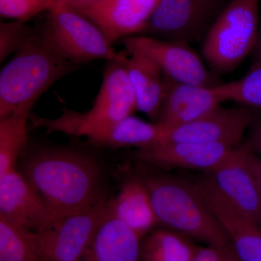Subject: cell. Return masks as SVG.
<instances>
[{
	"label": "cell",
	"mask_w": 261,
	"mask_h": 261,
	"mask_svg": "<svg viewBox=\"0 0 261 261\" xmlns=\"http://www.w3.org/2000/svg\"><path fill=\"white\" fill-rule=\"evenodd\" d=\"M19 161L20 172L59 220L108 200L102 168L88 151L28 144Z\"/></svg>",
	"instance_id": "1"
},
{
	"label": "cell",
	"mask_w": 261,
	"mask_h": 261,
	"mask_svg": "<svg viewBox=\"0 0 261 261\" xmlns=\"http://www.w3.org/2000/svg\"><path fill=\"white\" fill-rule=\"evenodd\" d=\"M57 53L40 29L2 68L0 119L14 114L31 116L34 104L56 82L80 69Z\"/></svg>",
	"instance_id": "2"
},
{
	"label": "cell",
	"mask_w": 261,
	"mask_h": 261,
	"mask_svg": "<svg viewBox=\"0 0 261 261\" xmlns=\"http://www.w3.org/2000/svg\"><path fill=\"white\" fill-rule=\"evenodd\" d=\"M140 177L148 190L159 224L235 255L224 228L194 182L161 173H143Z\"/></svg>",
	"instance_id": "3"
},
{
	"label": "cell",
	"mask_w": 261,
	"mask_h": 261,
	"mask_svg": "<svg viewBox=\"0 0 261 261\" xmlns=\"http://www.w3.org/2000/svg\"><path fill=\"white\" fill-rule=\"evenodd\" d=\"M128 56L125 49L108 61L100 89L89 111L85 113L66 111L56 119L31 115L34 126L77 137H88L133 115L137 111V101L126 69Z\"/></svg>",
	"instance_id": "4"
},
{
	"label": "cell",
	"mask_w": 261,
	"mask_h": 261,
	"mask_svg": "<svg viewBox=\"0 0 261 261\" xmlns=\"http://www.w3.org/2000/svg\"><path fill=\"white\" fill-rule=\"evenodd\" d=\"M260 0H230L202 41L201 53L216 74L231 73L251 54Z\"/></svg>",
	"instance_id": "5"
},
{
	"label": "cell",
	"mask_w": 261,
	"mask_h": 261,
	"mask_svg": "<svg viewBox=\"0 0 261 261\" xmlns=\"http://www.w3.org/2000/svg\"><path fill=\"white\" fill-rule=\"evenodd\" d=\"M47 13L41 32L65 59L81 65L96 60L111 61L117 56L102 31L71 7L58 1Z\"/></svg>",
	"instance_id": "6"
},
{
	"label": "cell",
	"mask_w": 261,
	"mask_h": 261,
	"mask_svg": "<svg viewBox=\"0 0 261 261\" xmlns=\"http://www.w3.org/2000/svg\"><path fill=\"white\" fill-rule=\"evenodd\" d=\"M230 0H160L141 35L187 43L202 42Z\"/></svg>",
	"instance_id": "7"
},
{
	"label": "cell",
	"mask_w": 261,
	"mask_h": 261,
	"mask_svg": "<svg viewBox=\"0 0 261 261\" xmlns=\"http://www.w3.org/2000/svg\"><path fill=\"white\" fill-rule=\"evenodd\" d=\"M108 214L106 200L34 232L40 261H80Z\"/></svg>",
	"instance_id": "8"
},
{
	"label": "cell",
	"mask_w": 261,
	"mask_h": 261,
	"mask_svg": "<svg viewBox=\"0 0 261 261\" xmlns=\"http://www.w3.org/2000/svg\"><path fill=\"white\" fill-rule=\"evenodd\" d=\"M121 42L128 53H140L152 60L170 80L202 87H215L222 83L187 43L146 35L125 38Z\"/></svg>",
	"instance_id": "9"
},
{
	"label": "cell",
	"mask_w": 261,
	"mask_h": 261,
	"mask_svg": "<svg viewBox=\"0 0 261 261\" xmlns=\"http://www.w3.org/2000/svg\"><path fill=\"white\" fill-rule=\"evenodd\" d=\"M253 120L248 108L219 106L195 121L166 130L162 142L222 144L238 147L242 145L244 135Z\"/></svg>",
	"instance_id": "10"
},
{
	"label": "cell",
	"mask_w": 261,
	"mask_h": 261,
	"mask_svg": "<svg viewBox=\"0 0 261 261\" xmlns=\"http://www.w3.org/2000/svg\"><path fill=\"white\" fill-rule=\"evenodd\" d=\"M159 1L99 0L71 8L95 24L113 44L125 38L142 34Z\"/></svg>",
	"instance_id": "11"
},
{
	"label": "cell",
	"mask_w": 261,
	"mask_h": 261,
	"mask_svg": "<svg viewBox=\"0 0 261 261\" xmlns=\"http://www.w3.org/2000/svg\"><path fill=\"white\" fill-rule=\"evenodd\" d=\"M211 185L230 205L258 223L261 194L245 160V144L231 151L219 165L206 173Z\"/></svg>",
	"instance_id": "12"
},
{
	"label": "cell",
	"mask_w": 261,
	"mask_h": 261,
	"mask_svg": "<svg viewBox=\"0 0 261 261\" xmlns=\"http://www.w3.org/2000/svg\"><path fill=\"white\" fill-rule=\"evenodd\" d=\"M0 219L33 232L42 231L59 220L17 168L0 177Z\"/></svg>",
	"instance_id": "13"
},
{
	"label": "cell",
	"mask_w": 261,
	"mask_h": 261,
	"mask_svg": "<svg viewBox=\"0 0 261 261\" xmlns=\"http://www.w3.org/2000/svg\"><path fill=\"white\" fill-rule=\"evenodd\" d=\"M221 84L202 87L175 82L166 76V91L156 123L169 130L208 114L226 102Z\"/></svg>",
	"instance_id": "14"
},
{
	"label": "cell",
	"mask_w": 261,
	"mask_h": 261,
	"mask_svg": "<svg viewBox=\"0 0 261 261\" xmlns=\"http://www.w3.org/2000/svg\"><path fill=\"white\" fill-rule=\"evenodd\" d=\"M236 147L222 144L162 142L136 149L134 157L140 162L163 169L181 168L207 173L222 162Z\"/></svg>",
	"instance_id": "15"
},
{
	"label": "cell",
	"mask_w": 261,
	"mask_h": 261,
	"mask_svg": "<svg viewBox=\"0 0 261 261\" xmlns=\"http://www.w3.org/2000/svg\"><path fill=\"white\" fill-rule=\"evenodd\" d=\"M194 184L224 228L238 260L261 261L258 224L225 200L205 176Z\"/></svg>",
	"instance_id": "16"
},
{
	"label": "cell",
	"mask_w": 261,
	"mask_h": 261,
	"mask_svg": "<svg viewBox=\"0 0 261 261\" xmlns=\"http://www.w3.org/2000/svg\"><path fill=\"white\" fill-rule=\"evenodd\" d=\"M142 239L109 212L80 261H142Z\"/></svg>",
	"instance_id": "17"
},
{
	"label": "cell",
	"mask_w": 261,
	"mask_h": 261,
	"mask_svg": "<svg viewBox=\"0 0 261 261\" xmlns=\"http://www.w3.org/2000/svg\"><path fill=\"white\" fill-rule=\"evenodd\" d=\"M109 212L142 238L159 224L150 195L140 176L123 184L117 197L109 200Z\"/></svg>",
	"instance_id": "18"
},
{
	"label": "cell",
	"mask_w": 261,
	"mask_h": 261,
	"mask_svg": "<svg viewBox=\"0 0 261 261\" xmlns=\"http://www.w3.org/2000/svg\"><path fill=\"white\" fill-rule=\"evenodd\" d=\"M126 69L137 101V111L157 121L162 106L166 76L154 63L140 53H128Z\"/></svg>",
	"instance_id": "19"
},
{
	"label": "cell",
	"mask_w": 261,
	"mask_h": 261,
	"mask_svg": "<svg viewBox=\"0 0 261 261\" xmlns=\"http://www.w3.org/2000/svg\"><path fill=\"white\" fill-rule=\"evenodd\" d=\"M166 132L156 122L145 121L132 115L87 137L94 145L110 148L135 147L138 149L161 143Z\"/></svg>",
	"instance_id": "20"
},
{
	"label": "cell",
	"mask_w": 261,
	"mask_h": 261,
	"mask_svg": "<svg viewBox=\"0 0 261 261\" xmlns=\"http://www.w3.org/2000/svg\"><path fill=\"white\" fill-rule=\"evenodd\" d=\"M199 247L177 231L154 228L142 243V261H194Z\"/></svg>",
	"instance_id": "21"
},
{
	"label": "cell",
	"mask_w": 261,
	"mask_h": 261,
	"mask_svg": "<svg viewBox=\"0 0 261 261\" xmlns=\"http://www.w3.org/2000/svg\"><path fill=\"white\" fill-rule=\"evenodd\" d=\"M30 116L14 114L0 119V177L16 168L28 145L27 121Z\"/></svg>",
	"instance_id": "22"
},
{
	"label": "cell",
	"mask_w": 261,
	"mask_h": 261,
	"mask_svg": "<svg viewBox=\"0 0 261 261\" xmlns=\"http://www.w3.org/2000/svg\"><path fill=\"white\" fill-rule=\"evenodd\" d=\"M0 261H40L34 232L0 219Z\"/></svg>",
	"instance_id": "23"
},
{
	"label": "cell",
	"mask_w": 261,
	"mask_h": 261,
	"mask_svg": "<svg viewBox=\"0 0 261 261\" xmlns=\"http://www.w3.org/2000/svg\"><path fill=\"white\" fill-rule=\"evenodd\" d=\"M221 87L226 101L261 111V66H251L241 79L222 83Z\"/></svg>",
	"instance_id": "24"
},
{
	"label": "cell",
	"mask_w": 261,
	"mask_h": 261,
	"mask_svg": "<svg viewBox=\"0 0 261 261\" xmlns=\"http://www.w3.org/2000/svg\"><path fill=\"white\" fill-rule=\"evenodd\" d=\"M35 29L28 27L25 22L13 20L0 23V63L23 47Z\"/></svg>",
	"instance_id": "25"
},
{
	"label": "cell",
	"mask_w": 261,
	"mask_h": 261,
	"mask_svg": "<svg viewBox=\"0 0 261 261\" xmlns=\"http://www.w3.org/2000/svg\"><path fill=\"white\" fill-rule=\"evenodd\" d=\"M58 0H0L2 18L25 22L44 11H49Z\"/></svg>",
	"instance_id": "26"
},
{
	"label": "cell",
	"mask_w": 261,
	"mask_h": 261,
	"mask_svg": "<svg viewBox=\"0 0 261 261\" xmlns=\"http://www.w3.org/2000/svg\"><path fill=\"white\" fill-rule=\"evenodd\" d=\"M194 261H239L236 255L216 247H199Z\"/></svg>",
	"instance_id": "27"
},
{
	"label": "cell",
	"mask_w": 261,
	"mask_h": 261,
	"mask_svg": "<svg viewBox=\"0 0 261 261\" xmlns=\"http://www.w3.org/2000/svg\"><path fill=\"white\" fill-rule=\"evenodd\" d=\"M245 160L261 194V158L245 144Z\"/></svg>",
	"instance_id": "28"
},
{
	"label": "cell",
	"mask_w": 261,
	"mask_h": 261,
	"mask_svg": "<svg viewBox=\"0 0 261 261\" xmlns=\"http://www.w3.org/2000/svg\"><path fill=\"white\" fill-rule=\"evenodd\" d=\"M246 145L261 158V121L253 120L250 127V135Z\"/></svg>",
	"instance_id": "29"
},
{
	"label": "cell",
	"mask_w": 261,
	"mask_h": 261,
	"mask_svg": "<svg viewBox=\"0 0 261 261\" xmlns=\"http://www.w3.org/2000/svg\"><path fill=\"white\" fill-rule=\"evenodd\" d=\"M252 66H261V18L259 22L256 39L251 51Z\"/></svg>",
	"instance_id": "30"
},
{
	"label": "cell",
	"mask_w": 261,
	"mask_h": 261,
	"mask_svg": "<svg viewBox=\"0 0 261 261\" xmlns=\"http://www.w3.org/2000/svg\"><path fill=\"white\" fill-rule=\"evenodd\" d=\"M58 1L69 5L70 7H75L92 4V3H97L99 0H58Z\"/></svg>",
	"instance_id": "31"
},
{
	"label": "cell",
	"mask_w": 261,
	"mask_h": 261,
	"mask_svg": "<svg viewBox=\"0 0 261 261\" xmlns=\"http://www.w3.org/2000/svg\"><path fill=\"white\" fill-rule=\"evenodd\" d=\"M257 224H258L259 226H260V228L261 229V216H260V219H259V220H258V223H257Z\"/></svg>",
	"instance_id": "32"
}]
</instances>
